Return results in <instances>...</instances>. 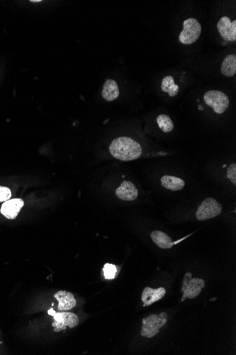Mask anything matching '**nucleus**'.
<instances>
[{"label":"nucleus","mask_w":236,"mask_h":355,"mask_svg":"<svg viewBox=\"0 0 236 355\" xmlns=\"http://www.w3.org/2000/svg\"><path fill=\"white\" fill-rule=\"evenodd\" d=\"M162 186L167 190L172 191H178L181 190L185 185V183L182 179L178 177L165 175L160 179Z\"/></svg>","instance_id":"nucleus-15"},{"label":"nucleus","mask_w":236,"mask_h":355,"mask_svg":"<svg viewBox=\"0 0 236 355\" xmlns=\"http://www.w3.org/2000/svg\"><path fill=\"white\" fill-rule=\"evenodd\" d=\"M204 99L208 106L212 107L217 114H223L229 107V99L224 92L218 90H210L204 95Z\"/></svg>","instance_id":"nucleus-4"},{"label":"nucleus","mask_w":236,"mask_h":355,"mask_svg":"<svg viewBox=\"0 0 236 355\" xmlns=\"http://www.w3.org/2000/svg\"><path fill=\"white\" fill-rule=\"evenodd\" d=\"M192 273H186L184 277L181 291L183 292L181 301H184L187 298L194 299L200 295L203 288L205 286L204 279L192 278Z\"/></svg>","instance_id":"nucleus-5"},{"label":"nucleus","mask_w":236,"mask_h":355,"mask_svg":"<svg viewBox=\"0 0 236 355\" xmlns=\"http://www.w3.org/2000/svg\"><path fill=\"white\" fill-rule=\"evenodd\" d=\"M31 3H40L41 2V0H31Z\"/></svg>","instance_id":"nucleus-22"},{"label":"nucleus","mask_w":236,"mask_h":355,"mask_svg":"<svg viewBox=\"0 0 236 355\" xmlns=\"http://www.w3.org/2000/svg\"><path fill=\"white\" fill-rule=\"evenodd\" d=\"M222 212V206L213 198L205 199L196 212V217L199 221L213 219L217 217Z\"/></svg>","instance_id":"nucleus-7"},{"label":"nucleus","mask_w":236,"mask_h":355,"mask_svg":"<svg viewBox=\"0 0 236 355\" xmlns=\"http://www.w3.org/2000/svg\"><path fill=\"white\" fill-rule=\"evenodd\" d=\"M116 195L121 200L132 201L138 197V190L133 183L124 181L121 186L116 190Z\"/></svg>","instance_id":"nucleus-10"},{"label":"nucleus","mask_w":236,"mask_h":355,"mask_svg":"<svg viewBox=\"0 0 236 355\" xmlns=\"http://www.w3.org/2000/svg\"><path fill=\"white\" fill-rule=\"evenodd\" d=\"M167 291L163 287L156 288V289L151 287H146L141 295V301H143L144 306H151L156 301L160 300L163 299Z\"/></svg>","instance_id":"nucleus-11"},{"label":"nucleus","mask_w":236,"mask_h":355,"mask_svg":"<svg viewBox=\"0 0 236 355\" xmlns=\"http://www.w3.org/2000/svg\"><path fill=\"white\" fill-rule=\"evenodd\" d=\"M54 297L58 301V310L61 311L69 310L76 306V299L70 292L60 291L55 294Z\"/></svg>","instance_id":"nucleus-12"},{"label":"nucleus","mask_w":236,"mask_h":355,"mask_svg":"<svg viewBox=\"0 0 236 355\" xmlns=\"http://www.w3.org/2000/svg\"><path fill=\"white\" fill-rule=\"evenodd\" d=\"M161 90L164 92L169 93L170 97H175L179 92V86L175 84V79L172 76L164 77L161 82Z\"/></svg>","instance_id":"nucleus-17"},{"label":"nucleus","mask_w":236,"mask_h":355,"mask_svg":"<svg viewBox=\"0 0 236 355\" xmlns=\"http://www.w3.org/2000/svg\"><path fill=\"white\" fill-rule=\"evenodd\" d=\"M119 95V88H118L117 82L113 79H107L106 82L103 85V97L106 101H111L117 99Z\"/></svg>","instance_id":"nucleus-13"},{"label":"nucleus","mask_w":236,"mask_h":355,"mask_svg":"<svg viewBox=\"0 0 236 355\" xmlns=\"http://www.w3.org/2000/svg\"><path fill=\"white\" fill-rule=\"evenodd\" d=\"M109 151L114 158L122 161L136 160L143 153L140 144L128 137H120L112 140Z\"/></svg>","instance_id":"nucleus-1"},{"label":"nucleus","mask_w":236,"mask_h":355,"mask_svg":"<svg viewBox=\"0 0 236 355\" xmlns=\"http://www.w3.org/2000/svg\"><path fill=\"white\" fill-rule=\"evenodd\" d=\"M167 314L165 312L159 315L152 314L143 320L141 335L143 337L152 338L160 332V329L166 325L167 322Z\"/></svg>","instance_id":"nucleus-2"},{"label":"nucleus","mask_w":236,"mask_h":355,"mask_svg":"<svg viewBox=\"0 0 236 355\" xmlns=\"http://www.w3.org/2000/svg\"><path fill=\"white\" fill-rule=\"evenodd\" d=\"M156 121L158 125V127L163 131L164 133H170L174 129V125L172 120L169 116L165 115V114H160L158 116L157 118H156Z\"/></svg>","instance_id":"nucleus-18"},{"label":"nucleus","mask_w":236,"mask_h":355,"mask_svg":"<svg viewBox=\"0 0 236 355\" xmlns=\"http://www.w3.org/2000/svg\"><path fill=\"white\" fill-rule=\"evenodd\" d=\"M217 29L221 36L227 41L236 40V21H230L228 16H223L217 24Z\"/></svg>","instance_id":"nucleus-8"},{"label":"nucleus","mask_w":236,"mask_h":355,"mask_svg":"<svg viewBox=\"0 0 236 355\" xmlns=\"http://www.w3.org/2000/svg\"><path fill=\"white\" fill-rule=\"evenodd\" d=\"M152 239L156 245L162 249H171L174 245L172 238L165 233L159 231H153L151 234Z\"/></svg>","instance_id":"nucleus-14"},{"label":"nucleus","mask_w":236,"mask_h":355,"mask_svg":"<svg viewBox=\"0 0 236 355\" xmlns=\"http://www.w3.org/2000/svg\"><path fill=\"white\" fill-rule=\"evenodd\" d=\"M12 197V192L9 188L0 186V202L6 201Z\"/></svg>","instance_id":"nucleus-20"},{"label":"nucleus","mask_w":236,"mask_h":355,"mask_svg":"<svg viewBox=\"0 0 236 355\" xmlns=\"http://www.w3.org/2000/svg\"><path fill=\"white\" fill-rule=\"evenodd\" d=\"M103 275L105 279H112L115 278L117 269L114 264L106 263L103 267Z\"/></svg>","instance_id":"nucleus-19"},{"label":"nucleus","mask_w":236,"mask_h":355,"mask_svg":"<svg viewBox=\"0 0 236 355\" xmlns=\"http://www.w3.org/2000/svg\"><path fill=\"white\" fill-rule=\"evenodd\" d=\"M227 177L235 185V184H236V164L235 163L230 164V167L228 168Z\"/></svg>","instance_id":"nucleus-21"},{"label":"nucleus","mask_w":236,"mask_h":355,"mask_svg":"<svg viewBox=\"0 0 236 355\" xmlns=\"http://www.w3.org/2000/svg\"><path fill=\"white\" fill-rule=\"evenodd\" d=\"M23 206L25 202L21 199H9L2 205L0 213L7 219H15Z\"/></svg>","instance_id":"nucleus-9"},{"label":"nucleus","mask_w":236,"mask_h":355,"mask_svg":"<svg viewBox=\"0 0 236 355\" xmlns=\"http://www.w3.org/2000/svg\"><path fill=\"white\" fill-rule=\"evenodd\" d=\"M221 71L224 76L231 77L236 73V55H228L223 61Z\"/></svg>","instance_id":"nucleus-16"},{"label":"nucleus","mask_w":236,"mask_h":355,"mask_svg":"<svg viewBox=\"0 0 236 355\" xmlns=\"http://www.w3.org/2000/svg\"><path fill=\"white\" fill-rule=\"evenodd\" d=\"M202 32V26L196 18H191L183 22V30L179 36V40L182 44L190 45L196 42Z\"/></svg>","instance_id":"nucleus-3"},{"label":"nucleus","mask_w":236,"mask_h":355,"mask_svg":"<svg viewBox=\"0 0 236 355\" xmlns=\"http://www.w3.org/2000/svg\"><path fill=\"white\" fill-rule=\"evenodd\" d=\"M50 316L54 317V323L53 326L54 327L55 332H60L61 330H65L66 328H73L79 324V320L76 314L69 313V312H62V313H56L53 309L49 310Z\"/></svg>","instance_id":"nucleus-6"}]
</instances>
